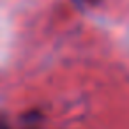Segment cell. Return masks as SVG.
I'll return each instance as SVG.
<instances>
[{"label": "cell", "instance_id": "obj_1", "mask_svg": "<svg viewBox=\"0 0 129 129\" xmlns=\"http://www.w3.org/2000/svg\"><path fill=\"white\" fill-rule=\"evenodd\" d=\"M0 129H11V127H9V125H7V124H6L2 118H0Z\"/></svg>", "mask_w": 129, "mask_h": 129}]
</instances>
